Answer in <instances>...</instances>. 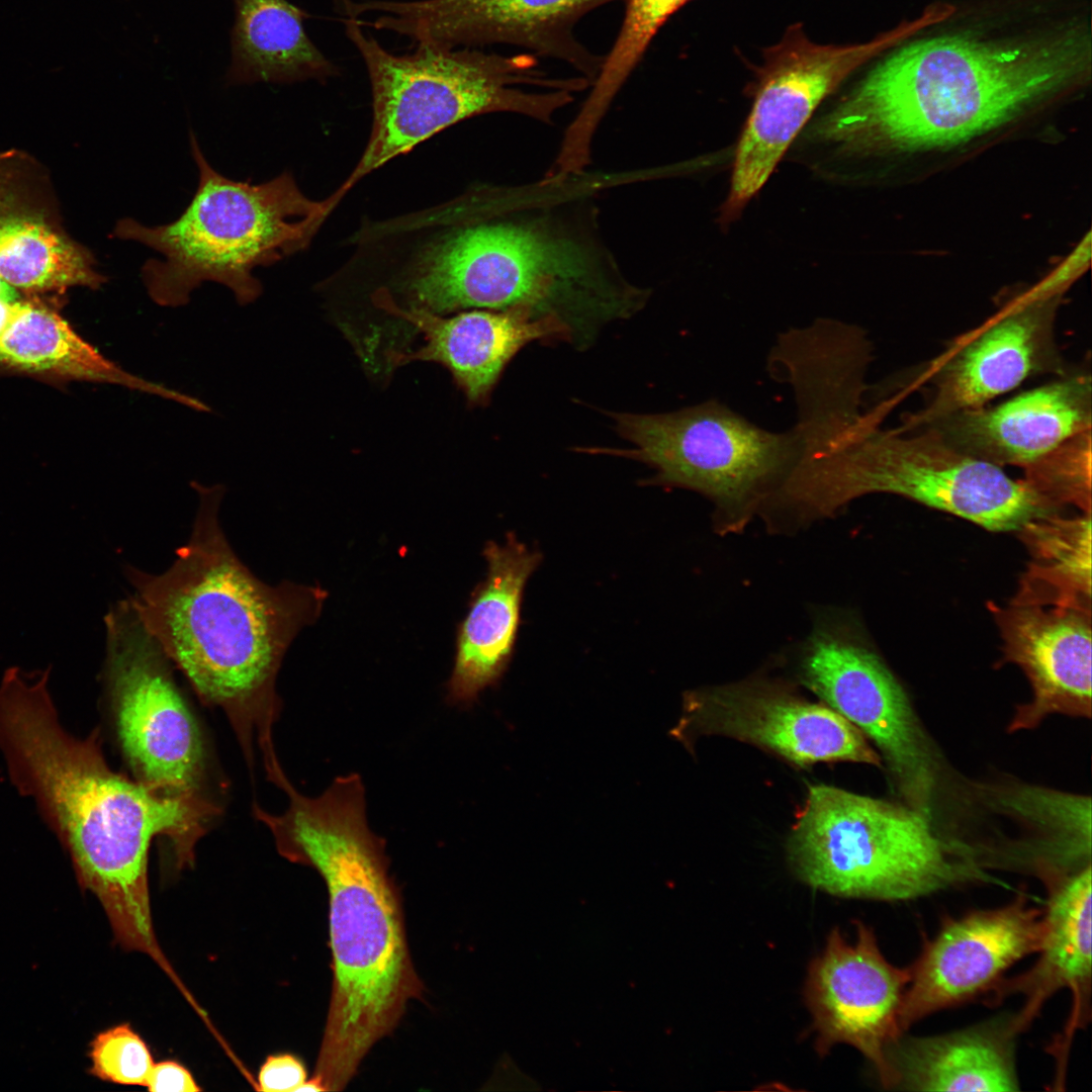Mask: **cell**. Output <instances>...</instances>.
<instances>
[{"label":"cell","instance_id":"obj_1","mask_svg":"<svg viewBox=\"0 0 1092 1092\" xmlns=\"http://www.w3.org/2000/svg\"><path fill=\"white\" fill-rule=\"evenodd\" d=\"M192 487L199 504L188 541L160 574L127 566L128 599L200 700L226 714L247 759L253 763L258 744L269 771L280 764L273 742L277 674L295 636L318 618L327 592L255 576L221 528L224 486Z\"/></svg>","mask_w":1092,"mask_h":1092},{"label":"cell","instance_id":"obj_2","mask_svg":"<svg viewBox=\"0 0 1092 1092\" xmlns=\"http://www.w3.org/2000/svg\"><path fill=\"white\" fill-rule=\"evenodd\" d=\"M0 752L12 783L34 799L63 842L81 886L100 901L116 943L176 979L153 925L150 845L166 837L176 869L193 866L196 843L219 808L209 799L160 795L111 769L99 731L72 736L47 692L20 696L0 711Z\"/></svg>","mask_w":1092,"mask_h":1092},{"label":"cell","instance_id":"obj_3","mask_svg":"<svg viewBox=\"0 0 1092 1092\" xmlns=\"http://www.w3.org/2000/svg\"><path fill=\"white\" fill-rule=\"evenodd\" d=\"M280 815L260 807L278 852L313 868L329 895L332 993L312 1075L324 1091L343 1090L370 1049L388 1035L424 985L408 951L398 889L385 839L369 826L357 772L337 777L318 796L284 786Z\"/></svg>","mask_w":1092,"mask_h":1092},{"label":"cell","instance_id":"obj_4","mask_svg":"<svg viewBox=\"0 0 1092 1092\" xmlns=\"http://www.w3.org/2000/svg\"><path fill=\"white\" fill-rule=\"evenodd\" d=\"M531 192H504L500 210L423 246L402 281L411 306L435 313L522 307L558 321L577 348L638 311L647 292L624 278L590 224L537 204Z\"/></svg>","mask_w":1092,"mask_h":1092},{"label":"cell","instance_id":"obj_5","mask_svg":"<svg viewBox=\"0 0 1092 1092\" xmlns=\"http://www.w3.org/2000/svg\"><path fill=\"white\" fill-rule=\"evenodd\" d=\"M1090 65L1082 32L995 42L940 36L878 65L815 128L849 153L967 142L1077 81Z\"/></svg>","mask_w":1092,"mask_h":1092},{"label":"cell","instance_id":"obj_6","mask_svg":"<svg viewBox=\"0 0 1092 1092\" xmlns=\"http://www.w3.org/2000/svg\"><path fill=\"white\" fill-rule=\"evenodd\" d=\"M893 405L864 408L841 394L808 406L795 425L798 458L774 496L799 523L833 517L862 495L891 493L991 531H1018L1059 513L1022 479L967 455L934 429L883 428Z\"/></svg>","mask_w":1092,"mask_h":1092},{"label":"cell","instance_id":"obj_7","mask_svg":"<svg viewBox=\"0 0 1092 1092\" xmlns=\"http://www.w3.org/2000/svg\"><path fill=\"white\" fill-rule=\"evenodd\" d=\"M190 149L198 185L183 212L161 225L123 218L114 235L160 255L141 269L155 303L184 305L210 281L228 287L239 304H249L262 292L254 270L305 249L331 210L326 199L307 197L288 171L260 184L235 181L208 163L193 131Z\"/></svg>","mask_w":1092,"mask_h":1092},{"label":"cell","instance_id":"obj_8","mask_svg":"<svg viewBox=\"0 0 1092 1092\" xmlns=\"http://www.w3.org/2000/svg\"><path fill=\"white\" fill-rule=\"evenodd\" d=\"M787 849L803 882L846 898L906 901L989 879L976 848L912 808L826 785L808 788Z\"/></svg>","mask_w":1092,"mask_h":1092},{"label":"cell","instance_id":"obj_9","mask_svg":"<svg viewBox=\"0 0 1092 1092\" xmlns=\"http://www.w3.org/2000/svg\"><path fill=\"white\" fill-rule=\"evenodd\" d=\"M345 22L368 70L373 119L358 164L327 197L332 209L363 177L452 124L498 111L550 122L571 98L567 90L541 94L518 89L523 81L517 60L425 44L395 56L365 34L355 18Z\"/></svg>","mask_w":1092,"mask_h":1092},{"label":"cell","instance_id":"obj_10","mask_svg":"<svg viewBox=\"0 0 1092 1092\" xmlns=\"http://www.w3.org/2000/svg\"><path fill=\"white\" fill-rule=\"evenodd\" d=\"M858 631L840 610L818 614L800 651L798 677L874 742L900 802L952 836L949 806L962 801L951 768L903 687Z\"/></svg>","mask_w":1092,"mask_h":1092},{"label":"cell","instance_id":"obj_11","mask_svg":"<svg viewBox=\"0 0 1092 1092\" xmlns=\"http://www.w3.org/2000/svg\"><path fill=\"white\" fill-rule=\"evenodd\" d=\"M631 449H600L646 463L648 483L684 487L709 498L721 531L734 532L760 512L794 466L793 427L772 432L716 400L663 414H613Z\"/></svg>","mask_w":1092,"mask_h":1092},{"label":"cell","instance_id":"obj_12","mask_svg":"<svg viewBox=\"0 0 1092 1092\" xmlns=\"http://www.w3.org/2000/svg\"><path fill=\"white\" fill-rule=\"evenodd\" d=\"M104 623L103 678L134 780L163 796L206 800L203 739L173 664L128 598L108 610Z\"/></svg>","mask_w":1092,"mask_h":1092},{"label":"cell","instance_id":"obj_13","mask_svg":"<svg viewBox=\"0 0 1092 1092\" xmlns=\"http://www.w3.org/2000/svg\"><path fill=\"white\" fill-rule=\"evenodd\" d=\"M1061 297L1022 294L978 328L952 341L913 377L907 390L925 392L921 408L899 426L912 430L964 410L986 405L1030 377L1069 371L1056 337Z\"/></svg>","mask_w":1092,"mask_h":1092},{"label":"cell","instance_id":"obj_14","mask_svg":"<svg viewBox=\"0 0 1092 1092\" xmlns=\"http://www.w3.org/2000/svg\"><path fill=\"white\" fill-rule=\"evenodd\" d=\"M670 734L687 747L700 736L734 738L801 767L834 761L883 767L880 754L854 725L776 679L752 677L686 692L682 714Z\"/></svg>","mask_w":1092,"mask_h":1092},{"label":"cell","instance_id":"obj_15","mask_svg":"<svg viewBox=\"0 0 1092 1092\" xmlns=\"http://www.w3.org/2000/svg\"><path fill=\"white\" fill-rule=\"evenodd\" d=\"M854 924L852 941L835 928L811 962L805 1001L817 1052L826 1055L837 1043L849 1044L871 1062L883 1086L893 1089L889 1053L903 1036L900 1013L910 971L886 960L871 927Z\"/></svg>","mask_w":1092,"mask_h":1092},{"label":"cell","instance_id":"obj_16","mask_svg":"<svg viewBox=\"0 0 1092 1092\" xmlns=\"http://www.w3.org/2000/svg\"><path fill=\"white\" fill-rule=\"evenodd\" d=\"M895 39L888 35L847 47L805 43L777 61L759 86L738 141L722 223L737 218L760 190L820 102Z\"/></svg>","mask_w":1092,"mask_h":1092},{"label":"cell","instance_id":"obj_17","mask_svg":"<svg viewBox=\"0 0 1092 1092\" xmlns=\"http://www.w3.org/2000/svg\"><path fill=\"white\" fill-rule=\"evenodd\" d=\"M1044 934L1043 911L1024 895L1010 904L943 922L909 967L900 1026L987 992L1003 972L1037 952Z\"/></svg>","mask_w":1092,"mask_h":1092},{"label":"cell","instance_id":"obj_18","mask_svg":"<svg viewBox=\"0 0 1092 1092\" xmlns=\"http://www.w3.org/2000/svg\"><path fill=\"white\" fill-rule=\"evenodd\" d=\"M1003 639L1004 661L1026 675L1031 699L1016 707L1009 732L1037 727L1061 714L1091 717V611L1010 603L991 607Z\"/></svg>","mask_w":1092,"mask_h":1092},{"label":"cell","instance_id":"obj_19","mask_svg":"<svg viewBox=\"0 0 1092 1092\" xmlns=\"http://www.w3.org/2000/svg\"><path fill=\"white\" fill-rule=\"evenodd\" d=\"M1091 382L1089 372L1069 370L999 405L960 411L925 427L967 455L1024 468L1092 429Z\"/></svg>","mask_w":1092,"mask_h":1092},{"label":"cell","instance_id":"obj_20","mask_svg":"<svg viewBox=\"0 0 1092 1092\" xmlns=\"http://www.w3.org/2000/svg\"><path fill=\"white\" fill-rule=\"evenodd\" d=\"M1049 898L1043 910L1044 934L1035 964L1010 980L998 981L989 1003H1000L1019 993L1024 1004L1010 1023L1017 1034L1024 1030L1058 991L1070 989L1072 1011L1062 1035L1052 1046L1057 1077L1065 1075L1071 1039L1090 1018L1091 994V863L1044 882Z\"/></svg>","mask_w":1092,"mask_h":1092},{"label":"cell","instance_id":"obj_21","mask_svg":"<svg viewBox=\"0 0 1092 1092\" xmlns=\"http://www.w3.org/2000/svg\"><path fill=\"white\" fill-rule=\"evenodd\" d=\"M375 304L414 326L424 346L414 352L390 354L392 364L435 361L446 366L471 402L483 403L512 358L534 341L562 340L568 331L558 321L540 317L522 307L477 309L452 316L410 306L402 308L384 289Z\"/></svg>","mask_w":1092,"mask_h":1092},{"label":"cell","instance_id":"obj_22","mask_svg":"<svg viewBox=\"0 0 1092 1092\" xmlns=\"http://www.w3.org/2000/svg\"><path fill=\"white\" fill-rule=\"evenodd\" d=\"M483 555L485 578L473 590L468 612L458 626L456 652L446 684V702L471 707L487 688L495 687L514 655L524 589L541 561L514 534L506 542L489 541Z\"/></svg>","mask_w":1092,"mask_h":1092},{"label":"cell","instance_id":"obj_23","mask_svg":"<svg viewBox=\"0 0 1092 1092\" xmlns=\"http://www.w3.org/2000/svg\"><path fill=\"white\" fill-rule=\"evenodd\" d=\"M606 0H421L351 2L361 25L410 36L417 44L453 49L489 41H540L586 8Z\"/></svg>","mask_w":1092,"mask_h":1092},{"label":"cell","instance_id":"obj_24","mask_svg":"<svg viewBox=\"0 0 1092 1092\" xmlns=\"http://www.w3.org/2000/svg\"><path fill=\"white\" fill-rule=\"evenodd\" d=\"M1016 1033L994 1021L947 1034L901 1036L889 1053L894 1088L915 1091H1017Z\"/></svg>","mask_w":1092,"mask_h":1092},{"label":"cell","instance_id":"obj_25","mask_svg":"<svg viewBox=\"0 0 1092 1092\" xmlns=\"http://www.w3.org/2000/svg\"><path fill=\"white\" fill-rule=\"evenodd\" d=\"M0 363L17 369L111 383L183 402L184 393L133 375L109 361L50 308L0 300Z\"/></svg>","mask_w":1092,"mask_h":1092},{"label":"cell","instance_id":"obj_26","mask_svg":"<svg viewBox=\"0 0 1092 1092\" xmlns=\"http://www.w3.org/2000/svg\"><path fill=\"white\" fill-rule=\"evenodd\" d=\"M232 75L241 82L324 78L332 64L306 35L300 9L286 0H235Z\"/></svg>","mask_w":1092,"mask_h":1092},{"label":"cell","instance_id":"obj_27","mask_svg":"<svg viewBox=\"0 0 1092 1092\" xmlns=\"http://www.w3.org/2000/svg\"><path fill=\"white\" fill-rule=\"evenodd\" d=\"M1017 532L1031 560L1011 603L1091 611V513L1034 518Z\"/></svg>","mask_w":1092,"mask_h":1092},{"label":"cell","instance_id":"obj_28","mask_svg":"<svg viewBox=\"0 0 1092 1092\" xmlns=\"http://www.w3.org/2000/svg\"><path fill=\"white\" fill-rule=\"evenodd\" d=\"M0 277L26 291L96 288L104 282L88 254L41 219L24 214L0 215Z\"/></svg>","mask_w":1092,"mask_h":1092},{"label":"cell","instance_id":"obj_29","mask_svg":"<svg viewBox=\"0 0 1092 1092\" xmlns=\"http://www.w3.org/2000/svg\"><path fill=\"white\" fill-rule=\"evenodd\" d=\"M687 0H629L626 18L594 89L565 131L557 155L568 169L584 168L593 135L612 99L662 22Z\"/></svg>","mask_w":1092,"mask_h":1092},{"label":"cell","instance_id":"obj_30","mask_svg":"<svg viewBox=\"0 0 1092 1092\" xmlns=\"http://www.w3.org/2000/svg\"><path fill=\"white\" fill-rule=\"evenodd\" d=\"M1091 431L1073 436L1024 467L1023 479L1058 510L1074 506L1091 513Z\"/></svg>","mask_w":1092,"mask_h":1092},{"label":"cell","instance_id":"obj_31","mask_svg":"<svg viewBox=\"0 0 1092 1092\" xmlns=\"http://www.w3.org/2000/svg\"><path fill=\"white\" fill-rule=\"evenodd\" d=\"M90 1073L118 1085L146 1086L155 1064L147 1042L128 1024L112 1026L91 1042Z\"/></svg>","mask_w":1092,"mask_h":1092},{"label":"cell","instance_id":"obj_32","mask_svg":"<svg viewBox=\"0 0 1092 1092\" xmlns=\"http://www.w3.org/2000/svg\"><path fill=\"white\" fill-rule=\"evenodd\" d=\"M304 1062L290 1053L269 1055L258 1073V1090L265 1092L298 1091L306 1082Z\"/></svg>","mask_w":1092,"mask_h":1092},{"label":"cell","instance_id":"obj_33","mask_svg":"<svg viewBox=\"0 0 1092 1092\" xmlns=\"http://www.w3.org/2000/svg\"><path fill=\"white\" fill-rule=\"evenodd\" d=\"M145 1087L152 1092H198L201 1090L191 1072L172 1060L155 1063Z\"/></svg>","mask_w":1092,"mask_h":1092},{"label":"cell","instance_id":"obj_34","mask_svg":"<svg viewBox=\"0 0 1092 1092\" xmlns=\"http://www.w3.org/2000/svg\"><path fill=\"white\" fill-rule=\"evenodd\" d=\"M19 299L17 289L0 277V300L13 301Z\"/></svg>","mask_w":1092,"mask_h":1092}]
</instances>
